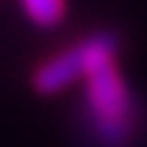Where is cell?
<instances>
[{
    "label": "cell",
    "instance_id": "cell-1",
    "mask_svg": "<svg viewBox=\"0 0 147 147\" xmlns=\"http://www.w3.org/2000/svg\"><path fill=\"white\" fill-rule=\"evenodd\" d=\"M83 117L98 147H129L138 132V101L117 64L83 83Z\"/></svg>",
    "mask_w": 147,
    "mask_h": 147
},
{
    "label": "cell",
    "instance_id": "cell-2",
    "mask_svg": "<svg viewBox=\"0 0 147 147\" xmlns=\"http://www.w3.org/2000/svg\"><path fill=\"white\" fill-rule=\"evenodd\" d=\"M117 55H119V37L113 31L89 34V37H83L80 43H74L71 49L46 58L34 71L31 86L43 98L58 95V92L71 89L74 83H86L95 71L107 67V64H117Z\"/></svg>",
    "mask_w": 147,
    "mask_h": 147
},
{
    "label": "cell",
    "instance_id": "cell-3",
    "mask_svg": "<svg viewBox=\"0 0 147 147\" xmlns=\"http://www.w3.org/2000/svg\"><path fill=\"white\" fill-rule=\"evenodd\" d=\"M18 6L31 25L43 31L58 28L67 18V0H18Z\"/></svg>",
    "mask_w": 147,
    "mask_h": 147
}]
</instances>
